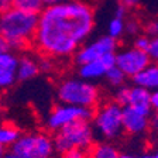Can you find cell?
Masks as SVG:
<instances>
[{"instance_id":"cell-19","label":"cell","mask_w":158,"mask_h":158,"mask_svg":"<svg viewBox=\"0 0 158 158\" xmlns=\"http://www.w3.org/2000/svg\"><path fill=\"white\" fill-rule=\"evenodd\" d=\"M13 7L28 11V13L40 14L41 10L44 9V3L43 0H13Z\"/></svg>"},{"instance_id":"cell-24","label":"cell","mask_w":158,"mask_h":158,"mask_svg":"<svg viewBox=\"0 0 158 158\" xmlns=\"http://www.w3.org/2000/svg\"><path fill=\"white\" fill-rule=\"evenodd\" d=\"M38 66H40V72H51L54 68H55V65H54V59L49 58V56H41V58H38Z\"/></svg>"},{"instance_id":"cell-26","label":"cell","mask_w":158,"mask_h":158,"mask_svg":"<svg viewBox=\"0 0 158 158\" xmlns=\"http://www.w3.org/2000/svg\"><path fill=\"white\" fill-rule=\"evenodd\" d=\"M62 158H89V150L72 148V150L62 152Z\"/></svg>"},{"instance_id":"cell-27","label":"cell","mask_w":158,"mask_h":158,"mask_svg":"<svg viewBox=\"0 0 158 158\" xmlns=\"http://www.w3.org/2000/svg\"><path fill=\"white\" fill-rule=\"evenodd\" d=\"M144 34L148 38L158 37V20H150L144 26Z\"/></svg>"},{"instance_id":"cell-13","label":"cell","mask_w":158,"mask_h":158,"mask_svg":"<svg viewBox=\"0 0 158 158\" xmlns=\"http://www.w3.org/2000/svg\"><path fill=\"white\" fill-rule=\"evenodd\" d=\"M130 107L135 109L137 112L151 116V92L140 86H130V96H128V105Z\"/></svg>"},{"instance_id":"cell-4","label":"cell","mask_w":158,"mask_h":158,"mask_svg":"<svg viewBox=\"0 0 158 158\" xmlns=\"http://www.w3.org/2000/svg\"><path fill=\"white\" fill-rule=\"evenodd\" d=\"M55 152H65L72 148L89 150L95 141V131L90 122H75L55 131L52 137Z\"/></svg>"},{"instance_id":"cell-1","label":"cell","mask_w":158,"mask_h":158,"mask_svg":"<svg viewBox=\"0 0 158 158\" xmlns=\"http://www.w3.org/2000/svg\"><path fill=\"white\" fill-rule=\"evenodd\" d=\"M95 21V9L85 0L47 6L38 14L33 44L44 56L71 58L92 35Z\"/></svg>"},{"instance_id":"cell-32","label":"cell","mask_w":158,"mask_h":158,"mask_svg":"<svg viewBox=\"0 0 158 158\" xmlns=\"http://www.w3.org/2000/svg\"><path fill=\"white\" fill-rule=\"evenodd\" d=\"M6 51H10V45H9V43H7L6 40L0 35V54L6 52Z\"/></svg>"},{"instance_id":"cell-8","label":"cell","mask_w":158,"mask_h":158,"mask_svg":"<svg viewBox=\"0 0 158 158\" xmlns=\"http://www.w3.org/2000/svg\"><path fill=\"white\" fill-rule=\"evenodd\" d=\"M118 49V44L116 40L110 38L109 35H100L95 40L86 41L76 49L73 54V62L76 65H83L90 61H95L107 54H114Z\"/></svg>"},{"instance_id":"cell-5","label":"cell","mask_w":158,"mask_h":158,"mask_svg":"<svg viewBox=\"0 0 158 158\" xmlns=\"http://www.w3.org/2000/svg\"><path fill=\"white\" fill-rule=\"evenodd\" d=\"M10 151L19 158H54L55 147L52 137L47 133L30 131L20 134Z\"/></svg>"},{"instance_id":"cell-18","label":"cell","mask_w":158,"mask_h":158,"mask_svg":"<svg viewBox=\"0 0 158 158\" xmlns=\"http://www.w3.org/2000/svg\"><path fill=\"white\" fill-rule=\"evenodd\" d=\"M124 21L126 19H120V17L113 16L107 24V34L106 35H109L110 38L116 40V41L120 40L124 35Z\"/></svg>"},{"instance_id":"cell-6","label":"cell","mask_w":158,"mask_h":158,"mask_svg":"<svg viewBox=\"0 0 158 158\" xmlns=\"http://www.w3.org/2000/svg\"><path fill=\"white\" fill-rule=\"evenodd\" d=\"M93 131L105 141H112L122 135V106L114 102H106L93 112Z\"/></svg>"},{"instance_id":"cell-11","label":"cell","mask_w":158,"mask_h":158,"mask_svg":"<svg viewBox=\"0 0 158 158\" xmlns=\"http://www.w3.org/2000/svg\"><path fill=\"white\" fill-rule=\"evenodd\" d=\"M112 66H114V54H107L102 58L90 61V62L83 64V65H79L78 76L85 79V81H89V82L99 81V79L105 78L106 72Z\"/></svg>"},{"instance_id":"cell-12","label":"cell","mask_w":158,"mask_h":158,"mask_svg":"<svg viewBox=\"0 0 158 158\" xmlns=\"http://www.w3.org/2000/svg\"><path fill=\"white\" fill-rule=\"evenodd\" d=\"M19 55L16 51H6L0 54V92L9 90L17 82Z\"/></svg>"},{"instance_id":"cell-40","label":"cell","mask_w":158,"mask_h":158,"mask_svg":"<svg viewBox=\"0 0 158 158\" xmlns=\"http://www.w3.org/2000/svg\"><path fill=\"white\" fill-rule=\"evenodd\" d=\"M152 158H158V150L154 152V154H152Z\"/></svg>"},{"instance_id":"cell-15","label":"cell","mask_w":158,"mask_h":158,"mask_svg":"<svg viewBox=\"0 0 158 158\" xmlns=\"http://www.w3.org/2000/svg\"><path fill=\"white\" fill-rule=\"evenodd\" d=\"M40 73L38 58L33 55H21L19 56V65H17V81L26 82L31 81Z\"/></svg>"},{"instance_id":"cell-7","label":"cell","mask_w":158,"mask_h":158,"mask_svg":"<svg viewBox=\"0 0 158 158\" xmlns=\"http://www.w3.org/2000/svg\"><path fill=\"white\" fill-rule=\"evenodd\" d=\"M95 109H86V107H78V106L64 105L58 103L54 106L52 110L48 113L45 120V126L51 131H58L59 128L65 127L75 122H90L93 117Z\"/></svg>"},{"instance_id":"cell-31","label":"cell","mask_w":158,"mask_h":158,"mask_svg":"<svg viewBox=\"0 0 158 158\" xmlns=\"http://www.w3.org/2000/svg\"><path fill=\"white\" fill-rule=\"evenodd\" d=\"M10 7H13V0H0V13L6 11Z\"/></svg>"},{"instance_id":"cell-22","label":"cell","mask_w":158,"mask_h":158,"mask_svg":"<svg viewBox=\"0 0 158 158\" xmlns=\"http://www.w3.org/2000/svg\"><path fill=\"white\" fill-rule=\"evenodd\" d=\"M141 23L137 19H127L124 21V34H127V35L135 37L138 34H141Z\"/></svg>"},{"instance_id":"cell-3","label":"cell","mask_w":158,"mask_h":158,"mask_svg":"<svg viewBox=\"0 0 158 158\" xmlns=\"http://www.w3.org/2000/svg\"><path fill=\"white\" fill-rule=\"evenodd\" d=\"M56 98L64 105L95 109L100 100V90L93 82L79 76H68L56 86Z\"/></svg>"},{"instance_id":"cell-37","label":"cell","mask_w":158,"mask_h":158,"mask_svg":"<svg viewBox=\"0 0 158 158\" xmlns=\"http://www.w3.org/2000/svg\"><path fill=\"white\" fill-rule=\"evenodd\" d=\"M6 152V147H3V145L0 144V158L3 157V154Z\"/></svg>"},{"instance_id":"cell-25","label":"cell","mask_w":158,"mask_h":158,"mask_svg":"<svg viewBox=\"0 0 158 158\" xmlns=\"http://www.w3.org/2000/svg\"><path fill=\"white\" fill-rule=\"evenodd\" d=\"M147 54L150 56V59H151V62L158 64V37H154V38L150 40Z\"/></svg>"},{"instance_id":"cell-20","label":"cell","mask_w":158,"mask_h":158,"mask_svg":"<svg viewBox=\"0 0 158 158\" xmlns=\"http://www.w3.org/2000/svg\"><path fill=\"white\" fill-rule=\"evenodd\" d=\"M105 79H106V82H107L110 86H113V88H118V86L124 85V82H126V79L127 78H126L124 73H123L122 71L114 65V66H112V68L109 69L107 72H106Z\"/></svg>"},{"instance_id":"cell-23","label":"cell","mask_w":158,"mask_h":158,"mask_svg":"<svg viewBox=\"0 0 158 158\" xmlns=\"http://www.w3.org/2000/svg\"><path fill=\"white\" fill-rule=\"evenodd\" d=\"M150 40L145 34H138V35L134 37V41H133V47L137 49H140V51H145L147 52L148 49V45H150Z\"/></svg>"},{"instance_id":"cell-39","label":"cell","mask_w":158,"mask_h":158,"mask_svg":"<svg viewBox=\"0 0 158 158\" xmlns=\"http://www.w3.org/2000/svg\"><path fill=\"white\" fill-rule=\"evenodd\" d=\"M155 147H157V150H158V133H157V137H155Z\"/></svg>"},{"instance_id":"cell-9","label":"cell","mask_w":158,"mask_h":158,"mask_svg":"<svg viewBox=\"0 0 158 158\" xmlns=\"http://www.w3.org/2000/svg\"><path fill=\"white\" fill-rule=\"evenodd\" d=\"M150 64L151 59L148 54L134 47H126L114 52V65L124 73L126 78H134Z\"/></svg>"},{"instance_id":"cell-41","label":"cell","mask_w":158,"mask_h":158,"mask_svg":"<svg viewBox=\"0 0 158 158\" xmlns=\"http://www.w3.org/2000/svg\"><path fill=\"white\" fill-rule=\"evenodd\" d=\"M2 110H3V106H2V100H0V116H2Z\"/></svg>"},{"instance_id":"cell-17","label":"cell","mask_w":158,"mask_h":158,"mask_svg":"<svg viewBox=\"0 0 158 158\" xmlns=\"http://www.w3.org/2000/svg\"><path fill=\"white\" fill-rule=\"evenodd\" d=\"M20 134L21 133L19 131L16 126L9 124V123L0 124V144L3 147H11L14 141L20 137Z\"/></svg>"},{"instance_id":"cell-33","label":"cell","mask_w":158,"mask_h":158,"mask_svg":"<svg viewBox=\"0 0 158 158\" xmlns=\"http://www.w3.org/2000/svg\"><path fill=\"white\" fill-rule=\"evenodd\" d=\"M151 127L155 133H158V110L154 112V116L151 117Z\"/></svg>"},{"instance_id":"cell-29","label":"cell","mask_w":158,"mask_h":158,"mask_svg":"<svg viewBox=\"0 0 158 158\" xmlns=\"http://www.w3.org/2000/svg\"><path fill=\"white\" fill-rule=\"evenodd\" d=\"M114 16L120 17V19H126V16H127V9H126L124 6H122V4H117L116 11H114Z\"/></svg>"},{"instance_id":"cell-16","label":"cell","mask_w":158,"mask_h":158,"mask_svg":"<svg viewBox=\"0 0 158 158\" xmlns=\"http://www.w3.org/2000/svg\"><path fill=\"white\" fill-rule=\"evenodd\" d=\"M120 152L113 144L102 141L89 148V158H118Z\"/></svg>"},{"instance_id":"cell-10","label":"cell","mask_w":158,"mask_h":158,"mask_svg":"<svg viewBox=\"0 0 158 158\" xmlns=\"http://www.w3.org/2000/svg\"><path fill=\"white\" fill-rule=\"evenodd\" d=\"M122 124L123 131L131 135H141L151 127V116L137 112L130 106L122 107Z\"/></svg>"},{"instance_id":"cell-30","label":"cell","mask_w":158,"mask_h":158,"mask_svg":"<svg viewBox=\"0 0 158 158\" xmlns=\"http://www.w3.org/2000/svg\"><path fill=\"white\" fill-rule=\"evenodd\" d=\"M151 106H152V112L158 110V89L151 92Z\"/></svg>"},{"instance_id":"cell-36","label":"cell","mask_w":158,"mask_h":158,"mask_svg":"<svg viewBox=\"0 0 158 158\" xmlns=\"http://www.w3.org/2000/svg\"><path fill=\"white\" fill-rule=\"evenodd\" d=\"M118 158H138V157L131 155V154H120V155H118Z\"/></svg>"},{"instance_id":"cell-35","label":"cell","mask_w":158,"mask_h":158,"mask_svg":"<svg viewBox=\"0 0 158 158\" xmlns=\"http://www.w3.org/2000/svg\"><path fill=\"white\" fill-rule=\"evenodd\" d=\"M2 158H19V157H17L14 152H11V151H6V152L3 154V157H2Z\"/></svg>"},{"instance_id":"cell-14","label":"cell","mask_w":158,"mask_h":158,"mask_svg":"<svg viewBox=\"0 0 158 158\" xmlns=\"http://www.w3.org/2000/svg\"><path fill=\"white\" fill-rule=\"evenodd\" d=\"M133 82L135 86L144 88L150 92H154L158 89V64L151 62L147 68H144L141 72H138L134 76Z\"/></svg>"},{"instance_id":"cell-34","label":"cell","mask_w":158,"mask_h":158,"mask_svg":"<svg viewBox=\"0 0 158 158\" xmlns=\"http://www.w3.org/2000/svg\"><path fill=\"white\" fill-rule=\"evenodd\" d=\"M65 2H69V0H43L44 7L54 6V4H59V3H65Z\"/></svg>"},{"instance_id":"cell-38","label":"cell","mask_w":158,"mask_h":158,"mask_svg":"<svg viewBox=\"0 0 158 158\" xmlns=\"http://www.w3.org/2000/svg\"><path fill=\"white\" fill-rule=\"evenodd\" d=\"M138 158H152V154H143V155H140Z\"/></svg>"},{"instance_id":"cell-2","label":"cell","mask_w":158,"mask_h":158,"mask_svg":"<svg viewBox=\"0 0 158 158\" xmlns=\"http://www.w3.org/2000/svg\"><path fill=\"white\" fill-rule=\"evenodd\" d=\"M37 23L38 14L10 7L0 13V35L9 43L11 51H20L33 44Z\"/></svg>"},{"instance_id":"cell-28","label":"cell","mask_w":158,"mask_h":158,"mask_svg":"<svg viewBox=\"0 0 158 158\" xmlns=\"http://www.w3.org/2000/svg\"><path fill=\"white\" fill-rule=\"evenodd\" d=\"M138 2L140 0H118V4L124 6L126 9H133V7H137L138 6Z\"/></svg>"},{"instance_id":"cell-21","label":"cell","mask_w":158,"mask_h":158,"mask_svg":"<svg viewBox=\"0 0 158 158\" xmlns=\"http://www.w3.org/2000/svg\"><path fill=\"white\" fill-rule=\"evenodd\" d=\"M128 96H130V86L127 85H122L116 88V92H114V100L113 102L117 103L118 106H124L128 105Z\"/></svg>"}]
</instances>
